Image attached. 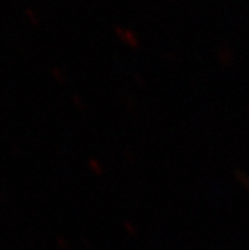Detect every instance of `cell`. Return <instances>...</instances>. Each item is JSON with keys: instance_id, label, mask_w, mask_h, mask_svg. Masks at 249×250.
I'll use <instances>...</instances> for the list:
<instances>
[{"instance_id": "6da1fadb", "label": "cell", "mask_w": 249, "mask_h": 250, "mask_svg": "<svg viewBox=\"0 0 249 250\" xmlns=\"http://www.w3.org/2000/svg\"><path fill=\"white\" fill-rule=\"evenodd\" d=\"M247 186H249V181H248V182H247Z\"/></svg>"}]
</instances>
